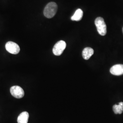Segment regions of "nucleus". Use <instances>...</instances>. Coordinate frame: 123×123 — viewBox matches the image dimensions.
<instances>
[{"label": "nucleus", "mask_w": 123, "mask_h": 123, "mask_svg": "<svg viewBox=\"0 0 123 123\" xmlns=\"http://www.w3.org/2000/svg\"><path fill=\"white\" fill-rule=\"evenodd\" d=\"M57 4L54 2H49L46 5L44 8V16L48 18H53L57 12Z\"/></svg>", "instance_id": "1"}, {"label": "nucleus", "mask_w": 123, "mask_h": 123, "mask_svg": "<svg viewBox=\"0 0 123 123\" xmlns=\"http://www.w3.org/2000/svg\"><path fill=\"white\" fill-rule=\"evenodd\" d=\"M94 23L98 33L101 36L105 35L107 33V26L104 19L101 17H98L95 19Z\"/></svg>", "instance_id": "2"}, {"label": "nucleus", "mask_w": 123, "mask_h": 123, "mask_svg": "<svg viewBox=\"0 0 123 123\" xmlns=\"http://www.w3.org/2000/svg\"><path fill=\"white\" fill-rule=\"evenodd\" d=\"M66 47V43L64 41L61 40L57 42L53 49V54L56 56H60L63 53Z\"/></svg>", "instance_id": "3"}, {"label": "nucleus", "mask_w": 123, "mask_h": 123, "mask_svg": "<svg viewBox=\"0 0 123 123\" xmlns=\"http://www.w3.org/2000/svg\"><path fill=\"white\" fill-rule=\"evenodd\" d=\"M5 48L8 52L13 54H17L20 51L19 45L13 42H7L6 44Z\"/></svg>", "instance_id": "4"}, {"label": "nucleus", "mask_w": 123, "mask_h": 123, "mask_svg": "<svg viewBox=\"0 0 123 123\" xmlns=\"http://www.w3.org/2000/svg\"><path fill=\"white\" fill-rule=\"evenodd\" d=\"M11 94L17 98H21L24 96V91L22 88L19 86H14L10 88Z\"/></svg>", "instance_id": "5"}, {"label": "nucleus", "mask_w": 123, "mask_h": 123, "mask_svg": "<svg viewBox=\"0 0 123 123\" xmlns=\"http://www.w3.org/2000/svg\"><path fill=\"white\" fill-rule=\"evenodd\" d=\"M111 74L116 76L123 74V64H116L113 66L110 69Z\"/></svg>", "instance_id": "6"}, {"label": "nucleus", "mask_w": 123, "mask_h": 123, "mask_svg": "<svg viewBox=\"0 0 123 123\" xmlns=\"http://www.w3.org/2000/svg\"><path fill=\"white\" fill-rule=\"evenodd\" d=\"M93 53L94 51L93 49L91 48L87 47L83 50L82 52V56L84 59L88 60L92 56Z\"/></svg>", "instance_id": "7"}, {"label": "nucleus", "mask_w": 123, "mask_h": 123, "mask_svg": "<svg viewBox=\"0 0 123 123\" xmlns=\"http://www.w3.org/2000/svg\"><path fill=\"white\" fill-rule=\"evenodd\" d=\"M29 115L27 112H23L19 115L18 118V123H27Z\"/></svg>", "instance_id": "8"}, {"label": "nucleus", "mask_w": 123, "mask_h": 123, "mask_svg": "<svg viewBox=\"0 0 123 123\" xmlns=\"http://www.w3.org/2000/svg\"><path fill=\"white\" fill-rule=\"evenodd\" d=\"M83 16V12L80 9H77L74 15L71 17V20L74 21H80Z\"/></svg>", "instance_id": "9"}, {"label": "nucleus", "mask_w": 123, "mask_h": 123, "mask_svg": "<svg viewBox=\"0 0 123 123\" xmlns=\"http://www.w3.org/2000/svg\"><path fill=\"white\" fill-rule=\"evenodd\" d=\"M115 114H121L123 111V102H120L118 105H115L113 107Z\"/></svg>", "instance_id": "10"}, {"label": "nucleus", "mask_w": 123, "mask_h": 123, "mask_svg": "<svg viewBox=\"0 0 123 123\" xmlns=\"http://www.w3.org/2000/svg\"></svg>", "instance_id": "11"}]
</instances>
